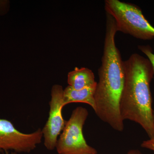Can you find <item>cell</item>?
Listing matches in <instances>:
<instances>
[{
    "mask_svg": "<svg viewBox=\"0 0 154 154\" xmlns=\"http://www.w3.org/2000/svg\"><path fill=\"white\" fill-rule=\"evenodd\" d=\"M128 154H142L140 152L137 150H131Z\"/></svg>",
    "mask_w": 154,
    "mask_h": 154,
    "instance_id": "obj_11",
    "label": "cell"
},
{
    "mask_svg": "<svg viewBox=\"0 0 154 154\" xmlns=\"http://www.w3.org/2000/svg\"><path fill=\"white\" fill-rule=\"evenodd\" d=\"M105 3V10L115 20L117 31L142 40L154 38V27L139 7L119 0H106Z\"/></svg>",
    "mask_w": 154,
    "mask_h": 154,
    "instance_id": "obj_3",
    "label": "cell"
},
{
    "mask_svg": "<svg viewBox=\"0 0 154 154\" xmlns=\"http://www.w3.org/2000/svg\"><path fill=\"white\" fill-rule=\"evenodd\" d=\"M63 90L62 87L56 85L51 89V100L50 102L49 116L42 130L44 145L49 150H53L56 147L58 137L61 134L66 121L64 119L62 110Z\"/></svg>",
    "mask_w": 154,
    "mask_h": 154,
    "instance_id": "obj_6",
    "label": "cell"
},
{
    "mask_svg": "<svg viewBox=\"0 0 154 154\" xmlns=\"http://www.w3.org/2000/svg\"><path fill=\"white\" fill-rule=\"evenodd\" d=\"M138 48L143 53L151 63L154 71V54L152 52V49L149 45H139Z\"/></svg>",
    "mask_w": 154,
    "mask_h": 154,
    "instance_id": "obj_9",
    "label": "cell"
},
{
    "mask_svg": "<svg viewBox=\"0 0 154 154\" xmlns=\"http://www.w3.org/2000/svg\"><path fill=\"white\" fill-rule=\"evenodd\" d=\"M96 87L84 88L82 90H75L69 86L63 90V103L64 106L71 103H84L88 104L95 109L94 94Z\"/></svg>",
    "mask_w": 154,
    "mask_h": 154,
    "instance_id": "obj_7",
    "label": "cell"
},
{
    "mask_svg": "<svg viewBox=\"0 0 154 154\" xmlns=\"http://www.w3.org/2000/svg\"><path fill=\"white\" fill-rule=\"evenodd\" d=\"M153 120L154 122V110H153Z\"/></svg>",
    "mask_w": 154,
    "mask_h": 154,
    "instance_id": "obj_13",
    "label": "cell"
},
{
    "mask_svg": "<svg viewBox=\"0 0 154 154\" xmlns=\"http://www.w3.org/2000/svg\"><path fill=\"white\" fill-rule=\"evenodd\" d=\"M141 146L154 152V137L148 140L144 141L141 144Z\"/></svg>",
    "mask_w": 154,
    "mask_h": 154,
    "instance_id": "obj_10",
    "label": "cell"
},
{
    "mask_svg": "<svg viewBox=\"0 0 154 154\" xmlns=\"http://www.w3.org/2000/svg\"><path fill=\"white\" fill-rule=\"evenodd\" d=\"M117 32L115 20L107 14L106 33L99 81L94 94L96 115L102 121L118 131L124 129L119 110L125 81L124 61L116 45Z\"/></svg>",
    "mask_w": 154,
    "mask_h": 154,
    "instance_id": "obj_1",
    "label": "cell"
},
{
    "mask_svg": "<svg viewBox=\"0 0 154 154\" xmlns=\"http://www.w3.org/2000/svg\"><path fill=\"white\" fill-rule=\"evenodd\" d=\"M85 107H78L73 110L57 143L59 154H97L96 149L87 143L83 128L88 116Z\"/></svg>",
    "mask_w": 154,
    "mask_h": 154,
    "instance_id": "obj_4",
    "label": "cell"
},
{
    "mask_svg": "<svg viewBox=\"0 0 154 154\" xmlns=\"http://www.w3.org/2000/svg\"><path fill=\"white\" fill-rule=\"evenodd\" d=\"M6 154H9L8 152H5ZM0 154H2V153H0ZM11 154H17V153L15 152H14L11 153Z\"/></svg>",
    "mask_w": 154,
    "mask_h": 154,
    "instance_id": "obj_12",
    "label": "cell"
},
{
    "mask_svg": "<svg viewBox=\"0 0 154 154\" xmlns=\"http://www.w3.org/2000/svg\"><path fill=\"white\" fill-rule=\"evenodd\" d=\"M69 86L79 91L84 88L96 87L97 82L95 80L94 72L87 68H75L68 75Z\"/></svg>",
    "mask_w": 154,
    "mask_h": 154,
    "instance_id": "obj_8",
    "label": "cell"
},
{
    "mask_svg": "<svg viewBox=\"0 0 154 154\" xmlns=\"http://www.w3.org/2000/svg\"><path fill=\"white\" fill-rule=\"evenodd\" d=\"M124 84L119 105L122 119L140 125L151 138L154 137L150 90L152 66L148 59L133 54L124 61Z\"/></svg>",
    "mask_w": 154,
    "mask_h": 154,
    "instance_id": "obj_2",
    "label": "cell"
},
{
    "mask_svg": "<svg viewBox=\"0 0 154 154\" xmlns=\"http://www.w3.org/2000/svg\"><path fill=\"white\" fill-rule=\"evenodd\" d=\"M42 137L41 129L32 133H23L10 120L0 119V151L29 153L41 143Z\"/></svg>",
    "mask_w": 154,
    "mask_h": 154,
    "instance_id": "obj_5",
    "label": "cell"
}]
</instances>
